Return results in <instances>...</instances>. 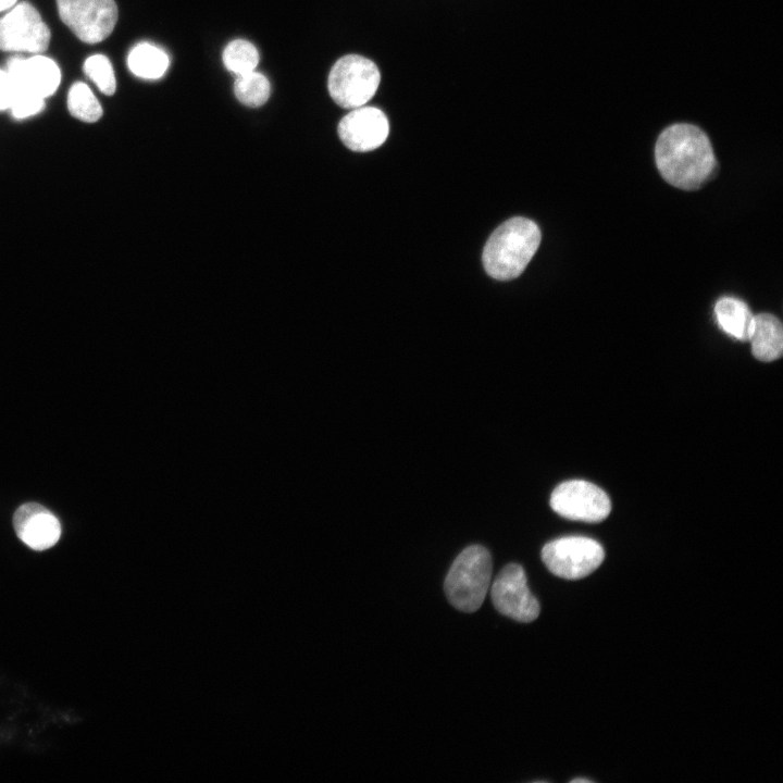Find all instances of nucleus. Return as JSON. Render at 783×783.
<instances>
[{
	"label": "nucleus",
	"instance_id": "1",
	"mask_svg": "<svg viewBox=\"0 0 783 783\" xmlns=\"http://www.w3.org/2000/svg\"><path fill=\"white\" fill-rule=\"evenodd\" d=\"M655 160L663 179L684 190L700 188L717 167L708 136L688 123L672 124L661 132Z\"/></svg>",
	"mask_w": 783,
	"mask_h": 783
},
{
	"label": "nucleus",
	"instance_id": "2",
	"mask_svg": "<svg viewBox=\"0 0 783 783\" xmlns=\"http://www.w3.org/2000/svg\"><path fill=\"white\" fill-rule=\"evenodd\" d=\"M540 231L526 217H512L498 226L483 249L486 273L499 281L518 277L540 244Z\"/></svg>",
	"mask_w": 783,
	"mask_h": 783
},
{
	"label": "nucleus",
	"instance_id": "3",
	"mask_svg": "<svg viewBox=\"0 0 783 783\" xmlns=\"http://www.w3.org/2000/svg\"><path fill=\"white\" fill-rule=\"evenodd\" d=\"M492 575V558L486 548L472 545L462 550L445 580L450 604L464 612L476 611L483 604Z\"/></svg>",
	"mask_w": 783,
	"mask_h": 783
},
{
	"label": "nucleus",
	"instance_id": "4",
	"mask_svg": "<svg viewBox=\"0 0 783 783\" xmlns=\"http://www.w3.org/2000/svg\"><path fill=\"white\" fill-rule=\"evenodd\" d=\"M381 74L376 64L359 54H347L335 62L328 75V92L340 107L364 105L376 92Z\"/></svg>",
	"mask_w": 783,
	"mask_h": 783
},
{
	"label": "nucleus",
	"instance_id": "5",
	"mask_svg": "<svg viewBox=\"0 0 783 783\" xmlns=\"http://www.w3.org/2000/svg\"><path fill=\"white\" fill-rule=\"evenodd\" d=\"M601 545L589 537L566 536L547 543L542 560L556 576L579 580L594 572L604 561Z\"/></svg>",
	"mask_w": 783,
	"mask_h": 783
},
{
	"label": "nucleus",
	"instance_id": "6",
	"mask_svg": "<svg viewBox=\"0 0 783 783\" xmlns=\"http://www.w3.org/2000/svg\"><path fill=\"white\" fill-rule=\"evenodd\" d=\"M62 22L86 44L104 40L114 29L117 7L114 0H55Z\"/></svg>",
	"mask_w": 783,
	"mask_h": 783
},
{
	"label": "nucleus",
	"instance_id": "7",
	"mask_svg": "<svg viewBox=\"0 0 783 783\" xmlns=\"http://www.w3.org/2000/svg\"><path fill=\"white\" fill-rule=\"evenodd\" d=\"M50 30L39 12L23 1L0 18V50L39 54L48 49Z\"/></svg>",
	"mask_w": 783,
	"mask_h": 783
},
{
	"label": "nucleus",
	"instance_id": "8",
	"mask_svg": "<svg viewBox=\"0 0 783 783\" xmlns=\"http://www.w3.org/2000/svg\"><path fill=\"white\" fill-rule=\"evenodd\" d=\"M550 506L559 515L582 522H600L611 511L608 495L593 483L571 480L559 484L550 497Z\"/></svg>",
	"mask_w": 783,
	"mask_h": 783
},
{
	"label": "nucleus",
	"instance_id": "9",
	"mask_svg": "<svg viewBox=\"0 0 783 783\" xmlns=\"http://www.w3.org/2000/svg\"><path fill=\"white\" fill-rule=\"evenodd\" d=\"M492 600L501 614L520 622L534 621L540 611L527 587L524 570L517 563L506 566L498 573L492 586Z\"/></svg>",
	"mask_w": 783,
	"mask_h": 783
},
{
	"label": "nucleus",
	"instance_id": "10",
	"mask_svg": "<svg viewBox=\"0 0 783 783\" xmlns=\"http://www.w3.org/2000/svg\"><path fill=\"white\" fill-rule=\"evenodd\" d=\"M7 72L12 80L13 98L28 96L46 99L54 94L61 80L58 64L41 54L13 57L8 62Z\"/></svg>",
	"mask_w": 783,
	"mask_h": 783
},
{
	"label": "nucleus",
	"instance_id": "11",
	"mask_svg": "<svg viewBox=\"0 0 783 783\" xmlns=\"http://www.w3.org/2000/svg\"><path fill=\"white\" fill-rule=\"evenodd\" d=\"M386 115L374 107H359L346 114L338 124V136L352 151L365 152L380 147L387 138Z\"/></svg>",
	"mask_w": 783,
	"mask_h": 783
},
{
	"label": "nucleus",
	"instance_id": "12",
	"mask_svg": "<svg viewBox=\"0 0 783 783\" xmlns=\"http://www.w3.org/2000/svg\"><path fill=\"white\" fill-rule=\"evenodd\" d=\"M13 526L18 538L35 550H45L59 540L61 524L58 518L36 502L24 504L13 515Z\"/></svg>",
	"mask_w": 783,
	"mask_h": 783
},
{
	"label": "nucleus",
	"instance_id": "13",
	"mask_svg": "<svg viewBox=\"0 0 783 783\" xmlns=\"http://www.w3.org/2000/svg\"><path fill=\"white\" fill-rule=\"evenodd\" d=\"M748 341L751 345V353L757 360L771 362L779 359L783 351L781 321L770 313L755 315Z\"/></svg>",
	"mask_w": 783,
	"mask_h": 783
},
{
	"label": "nucleus",
	"instance_id": "14",
	"mask_svg": "<svg viewBox=\"0 0 783 783\" xmlns=\"http://www.w3.org/2000/svg\"><path fill=\"white\" fill-rule=\"evenodd\" d=\"M714 314L718 324L726 334L748 341L755 315L744 301L734 297H722L714 306Z\"/></svg>",
	"mask_w": 783,
	"mask_h": 783
},
{
	"label": "nucleus",
	"instance_id": "15",
	"mask_svg": "<svg viewBox=\"0 0 783 783\" xmlns=\"http://www.w3.org/2000/svg\"><path fill=\"white\" fill-rule=\"evenodd\" d=\"M127 64L134 75L146 79H156L166 72L169 57L159 47L142 42L130 50Z\"/></svg>",
	"mask_w": 783,
	"mask_h": 783
},
{
	"label": "nucleus",
	"instance_id": "16",
	"mask_svg": "<svg viewBox=\"0 0 783 783\" xmlns=\"http://www.w3.org/2000/svg\"><path fill=\"white\" fill-rule=\"evenodd\" d=\"M234 92L238 101L243 104L258 108L268 101L271 86L263 74L252 71L237 76L234 84Z\"/></svg>",
	"mask_w": 783,
	"mask_h": 783
},
{
	"label": "nucleus",
	"instance_id": "17",
	"mask_svg": "<svg viewBox=\"0 0 783 783\" xmlns=\"http://www.w3.org/2000/svg\"><path fill=\"white\" fill-rule=\"evenodd\" d=\"M67 109L74 117L88 123L98 121L102 115L98 99L82 82L72 85L67 95Z\"/></svg>",
	"mask_w": 783,
	"mask_h": 783
},
{
	"label": "nucleus",
	"instance_id": "18",
	"mask_svg": "<svg viewBox=\"0 0 783 783\" xmlns=\"http://www.w3.org/2000/svg\"><path fill=\"white\" fill-rule=\"evenodd\" d=\"M222 58L226 69L240 76L254 71L259 52L250 41L236 39L225 47Z\"/></svg>",
	"mask_w": 783,
	"mask_h": 783
},
{
	"label": "nucleus",
	"instance_id": "19",
	"mask_svg": "<svg viewBox=\"0 0 783 783\" xmlns=\"http://www.w3.org/2000/svg\"><path fill=\"white\" fill-rule=\"evenodd\" d=\"M85 74L98 86L101 92L111 96L115 92L116 80L110 60L103 54H94L84 62Z\"/></svg>",
	"mask_w": 783,
	"mask_h": 783
},
{
	"label": "nucleus",
	"instance_id": "20",
	"mask_svg": "<svg viewBox=\"0 0 783 783\" xmlns=\"http://www.w3.org/2000/svg\"><path fill=\"white\" fill-rule=\"evenodd\" d=\"M45 108V99L36 97H14L10 107L15 119H25L39 113Z\"/></svg>",
	"mask_w": 783,
	"mask_h": 783
},
{
	"label": "nucleus",
	"instance_id": "21",
	"mask_svg": "<svg viewBox=\"0 0 783 783\" xmlns=\"http://www.w3.org/2000/svg\"><path fill=\"white\" fill-rule=\"evenodd\" d=\"M13 100V85L9 73L0 70V110L10 109Z\"/></svg>",
	"mask_w": 783,
	"mask_h": 783
},
{
	"label": "nucleus",
	"instance_id": "22",
	"mask_svg": "<svg viewBox=\"0 0 783 783\" xmlns=\"http://www.w3.org/2000/svg\"><path fill=\"white\" fill-rule=\"evenodd\" d=\"M16 2L17 0H0V12L11 9Z\"/></svg>",
	"mask_w": 783,
	"mask_h": 783
},
{
	"label": "nucleus",
	"instance_id": "23",
	"mask_svg": "<svg viewBox=\"0 0 783 783\" xmlns=\"http://www.w3.org/2000/svg\"><path fill=\"white\" fill-rule=\"evenodd\" d=\"M571 782H572V783H576V782H582V783L587 782V783H589L591 780L585 779V778H576V779L571 780Z\"/></svg>",
	"mask_w": 783,
	"mask_h": 783
}]
</instances>
